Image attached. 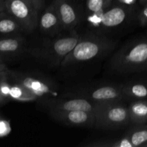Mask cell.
Here are the masks:
<instances>
[{"label": "cell", "mask_w": 147, "mask_h": 147, "mask_svg": "<svg viewBox=\"0 0 147 147\" xmlns=\"http://www.w3.org/2000/svg\"><path fill=\"white\" fill-rule=\"evenodd\" d=\"M123 84L103 83L83 86L70 90L65 96L67 98H81L97 103L122 101Z\"/></svg>", "instance_id": "obj_5"}, {"label": "cell", "mask_w": 147, "mask_h": 147, "mask_svg": "<svg viewBox=\"0 0 147 147\" xmlns=\"http://www.w3.org/2000/svg\"><path fill=\"white\" fill-rule=\"evenodd\" d=\"M111 1V0H87V10L91 14L100 12L109 7Z\"/></svg>", "instance_id": "obj_20"}, {"label": "cell", "mask_w": 147, "mask_h": 147, "mask_svg": "<svg viewBox=\"0 0 147 147\" xmlns=\"http://www.w3.org/2000/svg\"><path fill=\"white\" fill-rule=\"evenodd\" d=\"M122 94L123 100L134 101L147 98V83L142 81H132L123 84Z\"/></svg>", "instance_id": "obj_14"}, {"label": "cell", "mask_w": 147, "mask_h": 147, "mask_svg": "<svg viewBox=\"0 0 147 147\" xmlns=\"http://www.w3.org/2000/svg\"><path fill=\"white\" fill-rule=\"evenodd\" d=\"M89 22L93 27L111 29L123 24L129 17V9L122 5H116L100 12L92 14Z\"/></svg>", "instance_id": "obj_8"}, {"label": "cell", "mask_w": 147, "mask_h": 147, "mask_svg": "<svg viewBox=\"0 0 147 147\" xmlns=\"http://www.w3.org/2000/svg\"><path fill=\"white\" fill-rule=\"evenodd\" d=\"M96 128L114 131L131 123L128 106L122 101L98 103L95 110Z\"/></svg>", "instance_id": "obj_4"}, {"label": "cell", "mask_w": 147, "mask_h": 147, "mask_svg": "<svg viewBox=\"0 0 147 147\" xmlns=\"http://www.w3.org/2000/svg\"><path fill=\"white\" fill-rule=\"evenodd\" d=\"M109 67L121 75L147 70V35L123 45L111 57Z\"/></svg>", "instance_id": "obj_1"}, {"label": "cell", "mask_w": 147, "mask_h": 147, "mask_svg": "<svg viewBox=\"0 0 147 147\" xmlns=\"http://www.w3.org/2000/svg\"><path fill=\"white\" fill-rule=\"evenodd\" d=\"M7 70V65H6L5 64L0 65V70Z\"/></svg>", "instance_id": "obj_27"}, {"label": "cell", "mask_w": 147, "mask_h": 147, "mask_svg": "<svg viewBox=\"0 0 147 147\" xmlns=\"http://www.w3.org/2000/svg\"><path fill=\"white\" fill-rule=\"evenodd\" d=\"M6 11L26 32H32L38 27L39 11L28 0H6Z\"/></svg>", "instance_id": "obj_7"}, {"label": "cell", "mask_w": 147, "mask_h": 147, "mask_svg": "<svg viewBox=\"0 0 147 147\" xmlns=\"http://www.w3.org/2000/svg\"><path fill=\"white\" fill-rule=\"evenodd\" d=\"M86 146L93 147H133L129 139L125 136L118 139L96 141L88 144H86Z\"/></svg>", "instance_id": "obj_19"}, {"label": "cell", "mask_w": 147, "mask_h": 147, "mask_svg": "<svg viewBox=\"0 0 147 147\" xmlns=\"http://www.w3.org/2000/svg\"><path fill=\"white\" fill-rule=\"evenodd\" d=\"M0 119H1V118H0Z\"/></svg>", "instance_id": "obj_30"}, {"label": "cell", "mask_w": 147, "mask_h": 147, "mask_svg": "<svg viewBox=\"0 0 147 147\" xmlns=\"http://www.w3.org/2000/svg\"><path fill=\"white\" fill-rule=\"evenodd\" d=\"M60 18L63 30H73L79 22V14L70 0H55L53 1Z\"/></svg>", "instance_id": "obj_11"}, {"label": "cell", "mask_w": 147, "mask_h": 147, "mask_svg": "<svg viewBox=\"0 0 147 147\" xmlns=\"http://www.w3.org/2000/svg\"><path fill=\"white\" fill-rule=\"evenodd\" d=\"M38 27L43 33L53 37L63 30L60 18L53 3L50 4L42 13L39 19Z\"/></svg>", "instance_id": "obj_12"}, {"label": "cell", "mask_w": 147, "mask_h": 147, "mask_svg": "<svg viewBox=\"0 0 147 147\" xmlns=\"http://www.w3.org/2000/svg\"><path fill=\"white\" fill-rule=\"evenodd\" d=\"M6 11V0H0V12Z\"/></svg>", "instance_id": "obj_25"}, {"label": "cell", "mask_w": 147, "mask_h": 147, "mask_svg": "<svg viewBox=\"0 0 147 147\" xmlns=\"http://www.w3.org/2000/svg\"><path fill=\"white\" fill-rule=\"evenodd\" d=\"M139 2L142 4H147V0H139Z\"/></svg>", "instance_id": "obj_29"}, {"label": "cell", "mask_w": 147, "mask_h": 147, "mask_svg": "<svg viewBox=\"0 0 147 147\" xmlns=\"http://www.w3.org/2000/svg\"><path fill=\"white\" fill-rule=\"evenodd\" d=\"M8 69L4 70H0V86H1V83H2L3 80L8 78Z\"/></svg>", "instance_id": "obj_24"}, {"label": "cell", "mask_w": 147, "mask_h": 147, "mask_svg": "<svg viewBox=\"0 0 147 147\" xmlns=\"http://www.w3.org/2000/svg\"><path fill=\"white\" fill-rule=\"evenodd\" d=\"M28 1L31 2L32 5L34 7V8L40 12V11L43 7L45 0H28Z\"/></svg>", "instance_id": "obj_23"}, {"label": "cell", "mask_w": 147, "mask_h": 147, "mask_svg": "<svg viewBox=\"0 0 147 147\" xmlns=\"http://www.w3.org/2000/svg\"><path fill=\"white\" fill-rule=\"evenodd\" d=\"M41 103L47 111H95L98 103L81 98H57L55 97L40 99Z\"/></svg>", "instance_id": "obj_9"}, {"label": "cell", "mask_w": 147, "mask_h": 147, "mask_svg": "<svg viewBox=\"0 0 147 147\" xmlns=\"http://www.w3.org/2000/svg\"><path fill=\"white\" fill-rule=\"evenodd\" d=\"M9 79L17 82L28 89L37 99L55 97L57 91V86L50 79L44 76L32 73H20L8 70Z\"/></svg>", "instance_id": "obj_6"}, {"label": "cell", "mask_w": 147, "mask_h": 147, "mask_svg": "<svg viewBox=\"0 0 147 147\" xmlns=\"http://www.w3.org/2000/svg\"><path fill=\"white\" fill-rule=\"evenodd\" d=\"M131 123L144 124L147 122V99L132 101L128 106Z\"/></svg>", "instance_id": "obj_15"}, {"label": "cell", "mask_w": 147, "mask_h": 147, "mask_svg": "<svg viewBox=\"0 0 147 147\" xmlns=\"http://www.w3.org/2000/svg\"><path fill=\"white\" fill-rule=\"evenodd\" d=\"M9 97V100H11L20 102L34 101L37 99V98L28 89L14 81L11 83Z\"/></svg>", "instance_id": "obj_17"}, {"label": "cell", "mask_w": 147, "mask_h": 147, "mask_svg": "<svg viewBox=\"0 0 147 147\" xmlns=\"http://www.w3.org/2000/svg\"><path fill=\"white\" fill-rule=\"evenodd\" d=\"M133 147L142 146L147 142V125H134L125 134Z\"/></svg>", "instance_id": "obj_18"}, {"label": "cell", "mask_w": 147, "mask_h": 147, "mask_svg": "<svg viewBox=\"0 0 147 147\" xmlns=\"http://www.w3.org/2000/svg\"><path fill=\"white\" fill-rule=\"evenodd\" d=\"M138 20L141 26H147V4H144L143 8L139 11L138 14Z\"/></svg>", "instance_id": "obj_21"}, {"label": "cell", "mask_w": 147, "mask_h": 147, "mask_svg": "<svg viewBox=\"0 0 147 147\" xmlns=\"http://www.w3.org/2000/svg\"><path fill=\"white\" fill-rule=\"evenodd\" d=\"M6 102L7 101H6L4 98H3V97L1 96V94H0V104H3V103H6Z\"/></svg>", "instance_id": "obj_28"}, {"label": "cell", "mask_w": 147, "mask_h": 147, "mask_svg": "<svg viewBox=\"0 0 147 147\" xmlns=\"http://www.w3.org/2000/svg\"><path fill=\"white\" fill-rule=\"evenodd\" d=\"M11 131L9 123L7 121L0 119V136H4Z\"/></svg>", "instance_id": "obj_22"}, {"label": "cell", "mask_w": 147, "mask_h": 147, "mask_svg": "<svg viewBox=\"0 0 147 147\" xmlns=\"http://www.w3.org/2000/svg\"><path fill=\"white\" fill-rule=\"evenodd\" d=\"M24 39L20 34L2 35L0 37V55L4 58L15 57L25 50Z\"/></svg>", "instance_id": "obj_13"}, {"label": "cell", "mask_w": 147, "mask_h": 147, "mask_svg": "<svg viewBox=\"0 0 147 147\" xmlns=\"http://www.w3.org/2000/svg\"><path fill=\"white\" fill-rule=\"evenodd\" d=\"M24 30L22 26L9 14L4 11L0 12V34L11 35L20 34Z\"/></svg>", "instance_id": "obj_16"}, {"label": "cell", "mask_w": 147, "mask_h": 147, "mask_svg": "<svg viewBox=\"0 0 147 147\" xmlns=\"http://www.w3.org/2000/svg\"><path fill=\"white\" fill-rule=\"evenodd\" d=\"M81 37L76 32L57 37L32 49L30 53L34 58L44 64L51 67H59L74 49Z\"/></svg>", "instance_id": "obj_3"}, {"label": "cell", "mask_w": 147, "mask_h": 147, "mask_svg": "<svg viewBox=\"0 0 147 147\" xmlns=\"http://www.w3.org/2000/svg\"><path fill=\"white\" fill-rule=\"evenodd\" d=\"M5 59L6 58H4V57H3L2 55H0V65H1L5 64V63H4V61H5Z\"/></svg>", "instance_id": "obj_26"}, {"label": "cell", "mask_w": 147, "mask_h": 147, "mask_svg": "<svg viewBox=\"0 0 147 147\" xmlns=\"http://www.w3.org/2000/svg\"><path fill=\"white\" fill-rule=\"evenodd\" d=\"M117 42L106 36L89 34L82 36L70 54L65 58L61 67L90 61L105 55L115 48Z\"/></svg>", "instance_id": "obj_2"}, {"label": "cell", "mask_w": 147, "mask_h": 147, "mask_svg": "<svg viewBox=\"0 0 147 147\" xmlns=\"http://www.w3.org/2000/svg\"><path fill=\"white\" fill-rule=\"evenodd\" d=\"M48 113L56 121L67 126L83 127L95 126L96 116L94 111L50 110Z\"/></svg>", "instance_id": "obj_10"}]
</instances>
